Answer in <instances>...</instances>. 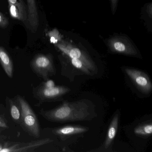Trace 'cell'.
I'll return each mask as SVG.
<instances>
[{"label":"cell","mask_w":152,"mask_h":152,"mask_svg":"<svg viewBox=\"0 0 152 152\" xmlns=\"http://www.w3.org/2000/svg\"><path fill=\"white\" fill-rule=\"evenodd\" d=\"M40 114L46 120L54 122L90 121L97 116L95 105L87 99L65 101L54 109L41 110Z\"/></svg>","instance_id":"6da1fadb"},{"label":"cell","mask_w":152,"mask_h":152,"mask_svg":"<svg viewBox=\"0 0 152 152\" xmlns=\"http://www.w3.org/2000/svg\"><path fill=\"white\" fill-rule=\"evenodd\" d=\"M16 101L20 107L21 112V126L30 135L35 137L40 136V126L38 118L23 97L17 95L15 97Z\"/></svg>","instance_id":"7a4b0ae2"},{"label":"cell","mask_w":152,"mask_h":152,"mask_svg":"<svg viewBox=\"0 0 152 152\" xmlns=\"http://www.w3.org/2000/svg\"><path fill=\"white\" fill-rule=\"evenodd\" d=\"M30 65L32 71L45 80L56 75V69L53 56L51 54L36 55L31 61Z\"/></svg>","instance_id":"3957f363"},{"label":"cell","mask_w":152,"mask_h":152,"mask_svg":"<svg viewBox=\"0 0 152 152\" xmlns=\"http://www.w3.org/2000/svg\"><path fill=\"white\" fill-rule=\"evenodd\" d=\"M55 45L66 57L80 60L88 66L95 74L97 73L98 68L96 64L85 51L64 41H60Z\"/></svg>","instance_id":"277c9868"},{"label":"cell","mask_w":152,"mask_h":152,"mask_svg":"<svg viewBox=\"0 0 152 152\" xmlns=\"http://www.w3.org/2000/svg\"><path fill=\"white\" fill-rule=\"evenodd\" d=\"M70 91L71 89L66 86H56L52 88H47L41 84L33 89V93L34 96L39 100L40 104L60 100Z\"/></svg>","instance_id":"5b68a950"},{"label":"cell","mask_w":152,"mask_h":152,"mask_svg":"<svg viewBox=\"0 0 152 152\" xmlns=\"http://www.w3.org/2000/svg\"><path fill=\"white\" fill-rule=\"evenodd\" d=\"M109 49L113 53L130 56H138V52L130 41L124 36H115L107 42Z\"/></svg>","instance_id":"8992f818"},{"label":"cell","mask_w":152,"mask_h":152,"mask_svg":"<svg viewBox=\"0 0 152 152\" xmlns=\"http://www.w3.org/2000/svg\"><path fill=\"white\" fill-rule=\"evenodd\" d=\"M124 71L134 85L141 92L145 94H148L151 92L152 83L146 74L134 68L126 67Z\"/></svg>","instance_id":"52a82bcc"},{"label":"cell","mask_w":152,"mask_h":152,"mask_svg":"<svg viewBox=\"0 0 152 152\" xmlns=\"http://www.w3.org/2000/svg\"><path fill=\"white\" fill-rule=\"evenodd\" d=\"M53 140L50 138L42 139L25 143H17L13 145L2 147L0 152H21L33 151L37 148L52 142Z\"/></svg>","instance_id":"ba28073f"},{"label":"cell","mask_w":152,"mask_h":152,"mask_svg":"<svg viewBox=\"0 0 152 152\" xmlns=\"http://www.w3.org/2000/svg\"><path fill=\"white\" fill-rule=\"evenodd\" d=\"M88 129V127L80 125H66L54 129L52 132L62 140H65L73 136L83 134Z\"/></svg>","instance_id":"9c48e42d"},{"label":"cell","mask_w":152,"mask_h":152,"mask_svg":"<svg viewBox=\"0 0 152 152\" xmlns=\"http://www.w3.org/2000/svg\"><path fill=\"white\" fill-rule=\"evenodd\" d=\"M120 115L119 110H117L114 115L110 123L107 130L105 140L103 144L104 148L105 150L110 148L115 138L118 130Z\"/></svg>","instance_id":"30bf717a"},{"label":"cell","mask_w":152,"mask_h":152,"mask_svg":"<svg viewBox=\"0 0 152 152\" xmlns=\"http://www.w3.org/2000/svg\"><path fill=\"white\" fill-rule=\"evenodd\" d=\"M28 20L32 31L35 32L39 27V18L35 0H27Z\"/></svg>","instance_id":"8fae6325"},{"label":"cell","mask_w":152,"mask_h":152,"mask_svg":"<svg viewBox=\"0 0 152 152\" xmlns=\"http://www.w3.org/2000/svg\"><path fill=\"white\" fill-rule=\"evenodd\" d=\"M0 64L7 75L9 78H13V62L6 50L1 46H0Z\"/></svg>","instance_id":"7c38bea8"},{"label":"cell","mask_w":152,"mask_h":152,"mask_svg":"<svg viewBox=\"0 0 152 152\" xmlns=\"http://www.w3.org/2000/svg\"><path fill=\"white\" fill-rule=\"evenodd\" d=\"M6 100L7 103H8L10 112L12 119L15 122L21 125V112L19 105L15 99L14 100L7 97Z\"/></svg>","instance_id":"4fadbf2b"},{"label":"cell","mask_w":152,"mask_h":152,"mask_svg":"<svg viewBox=\"0 0 152 152\" xmlns=\"http://www.w3.org/2000/svg\"><path fill=\"white\" fill-rule=\"evenodd\" d=\"M134 132L138 137H148L152 134V123H145L138 125L134 129Z\"/></svg>","instance_id":"5bb4252c"},{"label":"cell","mask_w":152,"mask_h":152,"mask_svg":"<svg viewBox=\"0 0 152 152\" xmlns=\"http://www.w3.org/2000/svg\"><path fill=\"white\" fill-rule=\"evenodd\" d=\"M49 36L50 37V41L54 44H56L62 40L61 36L59 34V32L56 29H55L49 32Z\"/></svg>","instance_id":"9a60e30c"},{"label":"cell","mask_w":152,"mask_h":152,"mask_svg":"<svg viewBox=\"0 0 152 152\" xmlns=\"http://www.w3.org/2000/svg\"><path fill=\"white\" fill-rule=\"evenodd\" d=\"M8 1L9 4L15 5V6L18 7L22 10H23L25 12H27L25 5L23 0H8Z\"/></svg>","instance_id":"2e32d148"},{"label":"cell","mask_w":152,"mask_h":152,"mask_svg":"<svg viewBox=\"0 0 152 152\" xmlns=\"http://www.w3.org/2000/svg\"><path fill=\"white\" fill-rule=\"evenodd\" d=\"M9 23L8 19L1 12H0V27L3 28H6L9 25Z\"/></svg>","instance_id":"e0dca14e"},{"label":"cell","mask_w":152,"mask_h":152,"mask_svg":"<svg viewBox=\"0 0 152 152\" xmlns=\"http://www.w3.org/2000/svg\"><path fill=\"white\" fill-rule=\"evenodd\" d=\"M41 84L42 86H43V87L47 88H52V87L56 86L54 81L53 80H50V79H48V80H45L44 82H43V83Z\"/></svg>","instance_id":"ac0fdd59"},{"label":"cell","mask_w":152,"mask_h":152,"mask_svg":"<svg viewBox=\"0 0 152 152\" xmlns=\"http://www.w3.org/2000/svg\"><path fill=\"white\" fill-rule=\"evenodd\" d=\"M5 120L0 116V132L8 128L7 121Z\"/></svg>","instance_id":"d6986e66"},{"label":"cell","mask_w":152,"mask_h":152,"mask_svg":"<svg viewBox=\"0 0 152 152\" xmlns=\"http://www.w3.org/2000/svg\"><path fill=\"white\" fill-rule=\"evenodd\" d=\"M110 2L111 3V7H112V11L113 14H114L117 7V2L118 0H110Z\"/></svg>","instance_id":"ffe728a7"},{"label":"cell","mask_w":152,"mask_h":152,"mask_svg":"<svg viewBox=\"0 0 152 152\" xmlns=\"http://www.w3.org/2000/svg\"><path fill=\"white\" fill-rule=\"evenodd\" d=\"M2 147H2V146L1 145V143H0V150H1V148H2Z\"/></svg>","instance_id":"44dd1931"}]
</instances>
